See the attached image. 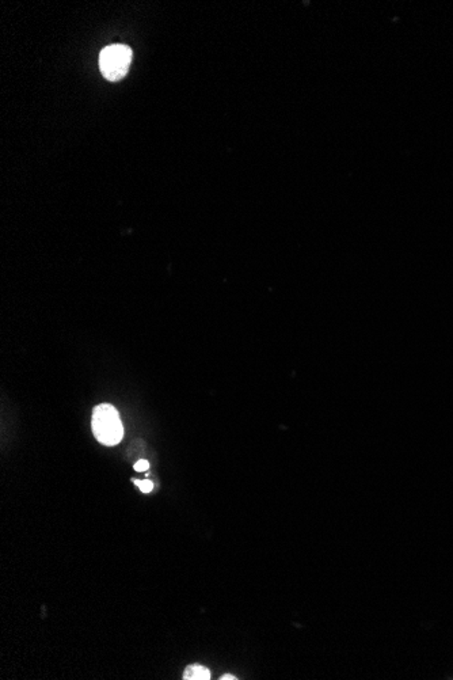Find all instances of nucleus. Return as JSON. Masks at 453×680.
Here are the masks:
<instances>
[{"label": "nucleus", "mask_w": 453, "mask_h": 680, "mask_svg": "<svg viewBox=\"0 0 453 680\" xmlns=\"http://www.w3.org/2000/svg\"><path fill=\"white\" fill-rule=\"evenodd\" d=\"M130 62L132 49L121 44L106 46L99 55L100 72L110 82L121 80L130 71Z\"/></svg>", "instance_id": "obj_2"}, {"label": "nucleus", "mask_w": 453, "mask_h": 680, "mask_svg": "<svg viewBox=\"0 0 453 680\" xmlns=\"http://www.w3.org/2000/svg\"><path fill=\"white\" fill-rule=\"evenodd\" d=\"M148 469H150V463H148L147 460H144V459L139 460V462L134 464V470H136V471H147Z\"/></svg>", "instance_id": "obj_5"}, {"label": "nucleus", "mask_w": 453, "mask_h": 680, "mask_svg": "<svg viewBox=\"0 0 453 680\" xmlns=\"http://www.w3.org/2000/svg\"><path fill=\"white\" fill-rule=\"evenodd\" d=\"M184 680H209L211 679V671L199 664H192L189 665L185 672H184Z\"/></svg>", "instance_id": "obj_3"}, {"label": "nucleus", "mask_w": 453, "mask_h": 680, "mask_svg": "<svg viewBox=\"0 0 453 680\" xmlns=\"http://www.w3.org/2000/svg\"><path fill=\"white\" fill-rule=\"evenodd\" d=\"M134 484L141 489L143 493H150L154 489V484L151 481H148V480H145V481H134Z\"/></svg>", "instance_id": "obj_4"}, {"label": "nucleus", "mask_w": 453, "mask_h": 680, "mask_svg": "<svg viewBox=\"0 0 453 680\" xmlns=\"http://www.w3.org/2000/svg\"><path fill=\"white\" fill-rule=\"evenodd\" d=\"M91 425L96 439L105 446H116L124 436L120 415L117 409L109 403H100L94 408Z\"/></svg>", "instance_id": "obj_1"}, {"label": "nucleus", "mask_w": 453, "mask_h": 680, "mask_svg": "<svg viewBox=\"0 0 453 680\" xmlns=\"http://www.w3.org/2000/svg\"><path fill=\"white\" fill-rule=\"evenodd\" d=\"M220 679H222V680H235V679H236V677H233V675H229V674H228V675H223V677H222V678H220Z\"/></svg>", "instance_id": "obj_6"}]
</instances>
